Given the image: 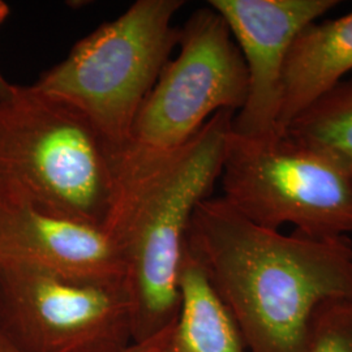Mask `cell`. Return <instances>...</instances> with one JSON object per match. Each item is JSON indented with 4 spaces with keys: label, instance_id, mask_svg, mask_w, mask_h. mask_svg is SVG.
I'll return each instance as SVG.
<instances>
[{
    "label": "cell",
    "instance_id": "cell-1",
    "mask_svg": "<svg viewBox=\"0 0 352 352\" xmlns=\"http://www.w3.org/2000/svg\"><path fill=\"white\" fill-rule=\"evenodd\" d=\"M187 250L239 327L248 352H305L316 311L352 296V241L258 226L222 197L200 202Z\"/></svg>",
    "mask_w": 352,
    "mask_h": 352
},
{
    "label": "cell",
    "instance_id": "cell-2",
    "mask_svg": "<svg viewBox=\"0 0 352 352\" xmlns=\"http://www.w3.org/2000/svg\"><path fill=\"white\" fill-rule=\"evenodd\" d=\"M234 115L212 116L113 210L106 226L122 251L133 343L154 338L175 318L189 223L219 180Z\"/></svg>",
    "mask_w": 352,
    "mask_h": 352
},
{
    "label": "cell",
    "instance_id": "cell-3",
    "mask_svg": "<svg viewBox=\"0 0 352 352\" xmlns=\"http://www.w3.org/2000/svg\"><path fill=\"white\" fill-rule=\"evenodd\" d=\"M0 190L106 228L116 200L113 157L72 106L13 84L0 98Z\"/></svg>",
    "mask_w": 352,
    "mask_h": 352
},
{
    "label": "cell",
    "instance_id": "cell-4",
    "mask_svg": "<svg viewBox=\"0 0 352 352\" xmlns=\"http://www.w3.org/2000/svg\"><path fill=\"white\" fill-rule=\"evenodd\" d=\"M247 89L245 64L222 16L210 6L192 13L180 28L175 58L142 103L116 164L113 209L215 113H238Z\"/></svg>",
    "mask_w": 352,
    "mask_h": 352
},
{
    "label": "cell",
    "instance_id": "cell-5",
    "mask_svg": "<svg viewBox=\"0 0 352 352\" xmlns=\"http://www.w3.org/2000/svg\"><path fill=\"white\" fill-rule=\"evenodd\" d=\"M182 0H138L80 39L34 85L82 113L103 140L113 166L132 124L177 47L173 25Z\"/></svg>",
    "mask_w": 352,
    "mask_h": 352
},
{
    "label": "cell",
    "instance_id": "cell-6",
    "mask_svg": "<svg viewBox=\"0 0 352 352\" xmlns=\"http://www.w3.org/2000/svg\"><path fill=\"white\" fill-rule=\"evenodd\" d=\"M222 199L258 226L314 238L352 234V173L276 131L232 132L219 176Z\"/></svg>",
    "mask_w": 352,
    "mask_h": 352
},
{
    "label": "cell",
    "instance_id": "cell-7",
    "mask_svg": "<svg viewBox=\"0 0 352 352\" xmlns=\"http://www.w3.org/2000/svg\"><path fill=\"white\" fill-rule=\"evenodd\" d=\"M0 329L21 352H118L133 343L123 282L0 260Z\"/></svg>",
    "mask_w": 352,
    "mask_h": 352
},
{
    "label": "cell",
    "instance_id": "cell-8",
    "mask_svg": "<svg viewBox=\"0 0 352 352\" xmlns=\"http://www.w3.org/2000/svg\"><path fill=\"white\" fill-rule=\"evenodd\" d=\"M340 4L337 0H210L225 20L247 69V98L232 132L261 136L278 131L289 50L302 30Z\"/></svg>",
    "mask_w": 352,
    "mask_h": 352
},
{
    "label": "cell",
    "instance_id": "cell-9",
    "mask_svg": "<svg viewBox=\"0 0 352 352\" xmlns=\"http://www.w3.org/2000/svg\"><path fill=\"white\" fill-rule=\"evenodd\" d=\"M0 260L85 280L123 282L124 277L120 247L104 227L47 213L3 190Z\"/></svg>",
    "mask_w": 352,
    "mask_h": 352
},
{
    "label": "cell",
    "instance_id": "cell-10",
    "mask_svg": "<svg viewBox=\"0 0 352 352\" xmlns=\"http://www.w3.org/2000/svg\"><path fill=\"white\" fill-rule=\"evenodd\" d=\"M139 344L144 352H248L234 317L187 243L175 318L162 333Z\"/></svg>",
    "mask_w": 352,
    "mask_h": 352
},
{
    "label": "cell",
    "instance_id": "cell-11",
    "mask_svg": "<svg viewBox=\"0 0 352 352\" xmlns=\"http://www.w3.org/2000/svg\"><path fill=\"white\" fill-rule=\"evenodd\" d=\"M352 71V12L307 26L289 50L278 131Z\"/></svg>",
    "mask_w": 352,
    "mask_h": 352
},
{
    "label": "cell",
    "instance_id": "cell-12",
    "mask_svg": "<svg viewBox=\"0 0 352 352\" xmlns=\"http://www.w3.org/2000/svg\"><path fill=\"white\" fill-rule=\"evenodd\" d=\"M282 133L352 173V78L317 98Z\"/></svg>",
    "mask_w": 352,
    "mask_h": 352
},
{
    "label": "cell",
    "instance_id": "cell-13",
    "mask_svg": "<svg viewBox=\"0 0 352 352\" xmlns=\"http://www.w3.org/2000/svg\"><path fill=\"white\" fill-rule=\"evenodd\" d=\"M305 352H352V296L316 311Z\"/></svg>",
    "mask_w": 352,
    "mask_h": 352
},
{
    "label": "cell",
    "instance_id": "cell-14",
    "mask_svg": "<svg viewBox=\"0 0 352 352\" xmlns=\"http://www.w3.org/2000/svg\"><path fill=\"white\" fill-rule=\"evenodd\" d=\"M10 12H11V10H10V6L6 3V1H3V0H0V25L8 19V16H10ZM13 84H11L3 74L0 72V98L1 97H4V96H7L8 93H10V90L12 88Z\"/></svg>",
    "mask_w": 352,
    "mask_h": 352
},
{
    "label": "cell",
    "instance_id": "cell-15",
    "mask_svg": "<svg viewBox=\"0 0 352 352\" xmlns=\"http://www.w3.org/2000/svg\"><path fill=\"white\" fill-rule=\"evenodd\" d=\"M0 352H21L0 329Z\"/></svg>",
    "mask_w": 352,
    "mask_h": 352
},
{
    "label": "cell",
    "instance_id": "cell-16",
    "mask_svg": "<svg viewBox=\"0 0 352 352\" xmlns=\"http://www.w3.org/2000/svg\"><path fill=\"white\" fill-rule=\"evenodd\" d=\"M118 352H144V350H142V347L140 346L139 343H132V344H129L128 347H126L124 350Z\"/></svg>",
    "mask_w": 352,
    "mask_h": 352
}]
</instances>
